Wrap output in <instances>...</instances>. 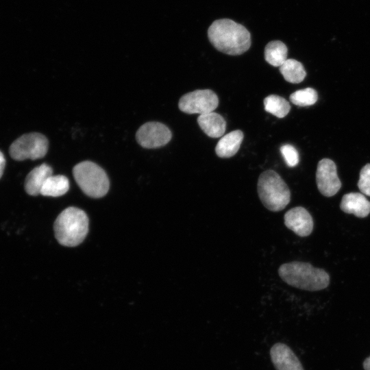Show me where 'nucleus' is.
<instances>
[{
    "label": "nucleus",
    "instance_id": "obj_3",
    "mask_svg": "<svg viewBox=\"0 0 370 370\" xmlns=\"http://www.w3.org/2000/svg\"><path fill=\"white\" fill-rule=\"evenodd\" d=\"M55 236L63 246L79 245L88 232V218L81 209L69 207L56 218L53 225Z\"/></svg>",
    "mask_w": 370,
    "mask_h": 370
},
{
    "label": "nucleus",
    "instance_id": "obj_17",
    "mask_svg": "<svg viewBox=\"0 0 370 370\" xmlns=\"http://www.w3.org/2000/svg\"><path fill=\"white\" fill-rule=\"evenodd\" d=\"M288 49L280 40L269 42L264 48V59L273 66H280L288 58Z\"/></svg>",
    "mask_w": 370,
    "mask_h": 370
},
{
    "label": "nucleus",
    "instance_id": "obj_6",
    "mask_svg": "<svg viewBox=\"0 0 370 370\" xmlns=\"http://www.w3.org/2000/svg\"><path fill=\"white\" fill-rule=\"evenodd\" d=\"M48 146V140L43 134L29 133L20 136L12 143L10 154L15 160H36L46 155Z\"/></svg>",
    "mask_w": 370,
    "mask_h": 370
},
{
    "label": "nucleus",
    "instance_id": "obj_23",
    "mask_svg": "<svg viewBox=\"0 0 370 370\" xmlns=\"http://www.w3.org/2000/svg\"><path fill=\"white\" fill-rule=\"evenodd\" d=\"M5 165V159L3 153L0 151V178L3 175Z\"/></svg>",
    "mask_w": 370,
    "mask_h": 370
},
{
    "label": "nucleus",
    "instance_id": "obj_13",
    "mask_svg": "<svg viewBox=\"0 0 370 370\" xmlns=\"http://www.w3.org/2000/svg\"><path fill=\"white\" fill-rule=\"evenodd\" d=\"M52 173V168L46 163L33 169L27 175L25 181V189L27 193L32 196L40 194L45 182Z\"/></svg>",
    "mask_w": 370,
    "mask_h": 370
},
{
    "label": "nucleus",
    "instance_id": "obj_16",
    "mask_svg": "<svg viewBox=\"0 0 370 370\" xmlns=\"http://www.w3.org/2000/svg\"><path fill=\"white\" fill-rule=\"evenodd\" d=\"M69 189V181L66 176L51 175L45 182L40 190V195L57 197L64 195Z\"/></svg>",
    "mask_w": 370,
    "mask_h": 370
},
{
    "label": "nucleus",
    "instance_id": "obj_7",
    "mask_svg": "<svg viewBox=\"0 0 370 370\" xmlns=\"http://www.w3.org/2000/svg\"><path fill=\"white\" fill-rule=\"evenodd\" d=\"M219 105L216 93L210 89L196 90L184 95L179 101L180 110L199 115L213 112Z\"/></svg>",
    "mask_w": 370,
    "mask_h": 370
},
{
    "label": "nucleus",
    "instance_id": "obj_18",
    "mask_svg": "<svg viewBox=\"0 0 370 370\" xmlns=\"http://www.w3.org/2000/svg\"><path fill=\"white\" fill-rule=\"evenodd\" d=\"M280 71L286 81L293 84L301 82L306 75L302 64L294 59H287L280 66Z\"/></svg>",
    "mask_w": 370,
    "mask_h": 370
},
{
    "label": "nucleus",
    "instance_id": "obj_21",
    "mask_svg": "<svg viewBox=\"0 0 370 370\" xmlns=\"http://www.w3.org/2000/svg\"><path fill=\"white\" fill-rule=\"evenodd\" d=\"M280 151L286 164L290 167L295 166L299 162L297 150L291 145H284L280 147Z\"/></svg>",
    "mask_w": 370,
    "mask_h": 370
},
{
    "label": "nucleus",
    "instance_id": "obj_15",
    "mask_svg": "<svg viewBox=\"0 0 370 370\" xmlns=\"http://www.w3.org/2000/svg\"><path fill=\"white\" fill-rule=\"evenodd\" d=\"M243 136V132L239 130L223 136L216 145V154L222 158H227L234 156L240 148Z\"/></svg>",
    "mask_w": 370,
    "mask_h": 370
},
{
    "label": "nucleus",
    "instance_id": "obj_1",
    "mask_svg": "<svg viewBox=\"0 0 370 370\" xmlns=\"http://www.w3.org/2000/svg\"><path fill=\"white\" fill-rule=\"evenodd\" d=\"M210 43L219 51L231 56L241 55L251 46V36L242 25L228 18L214 21L208 30Z\"/></svg>",
    "mask_w": 370,
    "mask_h": 370
},
{
    "label": "nucleus",
    "instance_id": "obj_14",
    "mask_svg": "<svg viewBox=\"0 0 370 370\" xmlns=\"http://www.w3.org/2000/svg\"><path fill=\"white\" fill-rule=\"evenodd\" d=\"M197 123L202 131L211 138L223 136L226 129V121L217 112L201 114L197 118Z\"/></svg>",
    "mask_w": 370,
    "mask_h": 370
},
{
    "label": "nucleus",
    "instance_id": "obj_11",
    "mask_svg": "<svg viewBox=\"0 0 370 370\" xmlns=\"http://www.w3.org/2000/svg\"><path fill=\"white\" fill-rule=\"evenodd\" d=\"M270 356L276 370H304L295 353L284 343L274 344L270 349Z\"/></svg>",
    "mask_w": 370,
    "mask_h": 370
},
{
    "label": "nucleus",
    "instance_id": "obj_19",
    "mask_svg": "<svg viewBox=\"0 0 370 370\" xmlns=\"http://www.w3.org/2000/svg\"><path fill=\"white\" fill-rule=\"evenodd\" d=\"M264 110L278 118H283L288 114L291 106L284 98L271 95L264 99Z\"/></svg>",
    "mask_w": 370,
    "mask_h": 370
},
{
    "label": "nucleus",
    "instance_id": "obj_24",
    "mask_svg": "<svg viewBox=\"0 0 370 370\" xmlns=\"http://www.w3.org/2000/svg\"><path fill=\"white\" fill-rule=\"evenodd\" d=\"M363 367L365 370H370V356L364 361Z\"/></svg>",
    "mask_w": 370,
    "mask_h": 370
},
{
    "label": "nucleus",
    "instance_id": "obj_9",
    "mask_svg": "<svg viewBox=\"0 0 370 370\" xmlns=\"http://www.w3.org/2000/svg\"><path fill=\"white\" fill-rule=\"evenodd\" d=\"M316 182L319 192L325 197L334 195L341 187L337 175L335 163L330 159L323 158L317 165Z\"/></svg>",
    "mask_w": 370,
    "mask_h": 370
},
{
    "label": "nucleus",
    "instance_id": "obj_20",
    "mask_svg": "<svg viewBox=\"0 0 370 370\" xmlns=\"http://www.w3.org/2000/svg\"><path fill=\"white\" fill-rule=\"evenodd\" d=\"M290 101L298 106H309L314 104L318 99L317 91L312 88L298 90L290 95Z\"/></svg>",
    "mask_w": 370,
    "mask_h": 370
},
{
    "label": "nucleus",
    "instance_id": "obj_22",
    "mask_svg": "<svg viewBox=\"0 0 370 370\" xmlns=\"http://www.w3.org/2000/svg\"><path fill=\"white\" fill-rule=\"evenodd\" d=\"M358 187L360 190L366 195L370 196V164L365 165L360 173L358 182Z\"/></svg>",
    "mask_w": 370,
    "mask_h": 370
},
{
    "label": "nucleus",
    "instance_id": "obj_2",
    "mask_svg": "<svg viewBox=\"0 0 370 370\" xmlns=\"http://www.w3.org/2000/svg\"><path fill=\"white\" fill-rule=\"evenodd\" d=\"M278 274L288 285L309 291L324 289L330 282L326 271L308 262L293 261L284 263L279 267Z\"/></svg>",
    "mask_w": 370,
    "mask_h": 370
},
{
    "label": "nucleus",
    "instance_id": "obj_5",
    "mask_svg": "<svg viewBox=\"0 0 370 370\" xmlns=\"http://www.w3.org/2000/svg\"><path fill=\"white\" fill-rule=\"evenodd\" d=\"M73 175L82 190L90 197H102L109 190L110 182L105 171L92 162L77 164L73 169Z\"/></svg>",
    "mask_w": 370,
    "mask_h": 370
},
{
    "label": "nucleus",
    "instance_id": "obj_4",
    "mask_svg": "<svg viewBox=\"0 0 370 370\" xmlns=\"http://www.w3.org/2000/svg\"><path fill=\"white\" fill-rule=\"evenodd\" d=\"M257 190L262 204L273 212L283 210L291 200V192L287 184L273 170H267L260 175Z\"/></svg>",
    "mask_w": 370,
    "mask_h": 370
},
{
    "label": "nucleus",
    "instance_id": "obj_10",
    "mask_svg": "<svg viewBox=\"0 0 370 370\" xmlns=\"http://www.w3.org/2000/svg\"><path fill=\"white\" fill-rule=\"evenodd\" d=\"M284 225L297 235L304 237L313 230V219L303 207L297 206L288 210L284 216Z\"/></svg>",
    "mask_w": 370,
    "mask_h": 370
},
{
    "label": "nucleus",
    "instance_id": "obj_12",
    "mask_svg": "<svg viewBox=\"0 0 370 370\" xmlns=\"http://www.w3.org/2000/svg\"><path fill=\"white\" fill-rule=\"evenodd\" d=\"M341 209L345 213L363 218L370 213V201L359 193L345 194L341 200Z\"/></svg>",
    "mask_w": 370,
    "mask_h": 370
},
{
    "label": "nucleus",
    "instance_id": "obj_8",
    "mask_svg": "<svg viewBox=\"0 0 370 370\" xmlns=\"http://www.w3.org/2000/svg\"><path fill=\"white\" fill-rule=\"evenodd\" d=\"M172 137L171 130L163 123L148 122L138 130L136 138L138 143L146 149H155L166 145Z\"/></svg>",
    "mask_w": 370,
    "mask_h": 370
}]
</instances>
